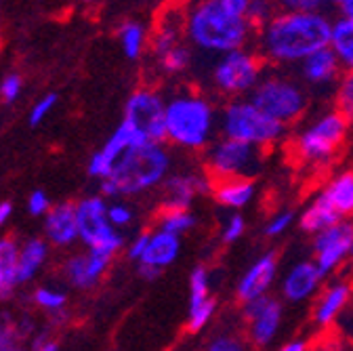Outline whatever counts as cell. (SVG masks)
<instances>
[{"mask_svg": "<svg viewBox=\"0 0 353 351\" xmlns=\"http://www.w3.org/2000/svg\"><path fill=\"white\" fill-rule=\"evenodd\" d=\"M330 9L276 11L256 28L252 47L268 68H296L305 57L330 45Z\"/></svg>", "mask_w": 353, "mask_h": 351, "instance_id": "6da1fadb", "label": "cell"}, {"mask_svg": "<svg viewBox=\"0 0 353 351\" xmlns=\"http://www.w3.org/2000/svg\"><path fill=\"white\" fill-rule=\"evenodd\" d=\"M250 0H194L185 7V40L204 57L252 47L256 26L246 17Z\"/></svg>", "mask_w": 353, "mask_h": 351, "instance_id": "7a4b0ae2", "label": "cell"}, {"mask_svg": "<svg viewBox=\"0 0 353 351\" xmlns=\"http://www.w3.org/2000/svg\"><path fill=\"white\" fill-rule=\"evenodd\" d=\"M216 99L196 86H181L166 97L164 139L190 154H202L219 135Z\"/></svg>", "mask_w": 353, "mask_h": 351, "instance_id": "3957f363", "label": "cell"}, {"mask_svg": "<svg viewBox=\"0 0 353 351\" xmlns=\"http://www.w3.org/2000/svg\"><path fill=\"white\" fill-rule=\"evenodd\" d=\"M174 170V156L166 141H139L128 148L101 183V194L114 198H139L162 188Z\"/></svg>", "mask_w": 353, "mask_h": 351, "instance_id": "277c9868", "label": "cell"}, {"mask_svg": "<svg viewBox=\"0 0 353 351\" xmlns=\"http://www.w3.org/2000/svg\"><path fill=\"white\" fill-rule=\"evenodd\" d=\"M351 122L336 110L328 108L314 118L299 122L284 146H288L290 158L303 168H328L341 154Z\"/></svg>", "mask_w": 353, "mask_h": 351, "instance_id": "5b68a950", "label": "cell"}, {"mask_svg": "<svg viewBox=\"0 0 353 351\" xmlns=\"http://www.w3.org/2000/svg\"><path fill=\"white\" fill-rule=\"evenodd\" d=\"M219 135H225L261 150L284 146L290 137V126L263 112L250 97L223 101L219 110Z\"/></svg>", "mask_w": 353, "mask_h": 351, "instance_id": "8992f818", "label": "cell"}, {"mask_svg": "<svg viewBox=\"0 0 353 351\" xmlns=\"http://www.w3.org/2000/svg\"><path fill=\"white\" fill-rule=\"evenodd\" d=\"M263 112H268L276 120L288 124L290 128L305 120L312 103V93L303 80L282 68H270L261 76L259 84L248 95Z\"/></svg>", "mask_w": 353, "mask_h": 351, "instance_id": "52a82bcc", "label": "cell"}, {"mask_svg": "<svg viewBox=\"0 0 353 351\" xmlns=\"http://www.w3.org/2000/svg\"><path fill=\"white\" fill-rule=\"evenodd\" d=\"M265 70H268V63L263 61L254 47H244L212 57L206 72L210 95L223 101L248 97Z\"/></svg>", "mask_w": 353, "mask_h": 351, "instance_id": "ba28073f", "label": "cell"}, {"mask_svg": "<svg viewBox=\"0 0 353 351\" xmlns=\"http://www.w3.org/2000/svg\"><path fill=\"white\" fill-rule=\"evenodd\" d=\"M265 150L219 135L204 152L202 166L214 179H230V177H248L254 179L265 166Z\"/></svg>", "mask_w": 353, "mask_h": 351, "instance_id": "9c48e42d", "label": "cell"}, {"mask_svg": "<svg viewBox=\"0 0 353 351\" xmlns=\"http://www.w3.org/2000/svg\"><path fill=\"white\" fill-rule=\"evenodd\" d=\"M108 198L103 194L84 196L76 202V221L80 242L86 248L118 254L124 246L122 230L114 228L108 217Z\"/></svg>", "mask_w": 353, "mask_h": 351, "instance_id": "30bf717a", "label": "cell"}, {"mask_svg": "<svg viewBox=\"0 0 353 351\" xmlns=\"http://www.w3.org/2000/svg\"><path fill=\"white\" fill-rule=\"evenodd\" d=\"M164 114H166V95L160 93L152 84H143L128 95L124 103L122 120H126L148 141H166Z\"/></svg>", "mask_w": 353, "mask_h": 351, "instance_id": "8fae6325", "label": "cell"}, {"mask_svg": "<svg viewBox=\"0 0 353 351\" xmlns=\"http://www.w3.org/2000/svg\"><path fill=\"white\" fill-rule=\"evenodd\" d=\"M242 318L248 324V339L254 347H270L278 337L284 320V303L282 297L272 292L242 303Z\"/></svg>", "mask_w": 353, "mask_h": 351, "instance_id": "7c38bea8", "label": "cell"}, {"mask_svg": "<svg viewBox=\"0 0 353 351\" xmlns=\"http://www.w3.org/2000/svg\"><path fill=\"white\" fill-rule=\"evenodd\" d=\"M212 177L204 166L174 168L160 188V208H192L198 198L210 196Z\"/></svg>", "mask_w": 353, "mask_h": 351, "instance_id": "4fadbf2b", "label": "cell"}, {"mask_svg": "<svg viewBox=\"0 0 353 351\" xmlns=\"http://www.w3.org/2000/svg\"><path fill=\"white\" fill-rule=\"evenodd\" d=\"M351 240H353V221L341 219L330 228L314 234L312 254L316 265L324 276H332L351 259Z\"/></svg>", "mask_w": 353, "mask_h": 351, "instance_id": "5bb4252c", "label": "cell"}, {"mask_svg": "<svg viewBox=\"0 0 353 351\" xmlns=\"http://www.w3.org/2000/svg\"><path fill=\"white\" fill-rule=\"evenodd\" d=\"M294 74L303 80L309 93L316 91V93H322L324 97L326 95L332 97L334 86L343 74V66L339 63L334 51L330 47H324V49L312 53L309 57H305L294 68Z\"/></svg>", "mask_w": 353, "mask_h": 351, "instance_id": "9a60e30c", "label": "cell"}, {"mask_svg": "<svg viewBox=\"0 0 353 351\" xmlns=\"http://www.w3.org/2000/svg\"><path fill=\"white\" fill-rule=\"evenodd\" d=\"M139 141H148V139H143L126 120H122L112 130V135L105 139V143L91 158H88V162H86L88 177L95 179V181H103L112 172V168L116 166V162L120 160V156Z\"/></svg>", "mask_w": 353, "mask_h": 351, "instance_id": "2e32d148", "label": "cell"}, {"mask_svg": "<svg viewBox=\"0 0 353 351\" xmlns=\"http://www.w3.org/2000/svg\"><path fill=\"white\" fill-rule=\"evenodd\" d=\"M280 272V259L276 250H265L261 257H256L248 270L242 274L236 286V297L240 303L252 301L256 297H263L272 292Z\"/></svg>", "mask_w": 353, "mask_h": 351, "instance_id": "e0dca14e", "label": "cell"}, {"mask_svg": "<svg viewBox=\"0 0 353 351\" xmlns=\"http://www.w3.org/2000/svg\"><path fill=\"white\" fill-rule=\"evenodd\" d=\"M324 274L314 259H301L286 270L280 280V297L288 303H303L316 297L324 284Z\"/></svg>", "mask_w": 353, "mask_h": 351, "instance_id": "ac0fdd59", "label": "cell"}, {"mask_svg": "<svg viewBox=\"0 0 353 351\" xmlns=\"http://www.w3.org/2000/svg\"><path fill=\"white\" fill-rule=\"evenodd\" d=\"M112 259H114V254L86 248L82 252L72 254L63 263V276L74 288L88 290L101 282V278L105 276V272L112 265Z\"/></svg>", "mask_w": 353, "mask_h": 351, "instance_id": "d6986e66", "label": "cell"}, {"mask_svg": "<svg viewBox=\"0 0 353 351\" xmlns=\"http://www.w3.org/2000/svg\"><path fill=\"white\" fill-rule=\"evenodd\" d=\"M44 238L55 248H70L80 240L76 204L61 202L51 206V210L44 214Z\"/></svg>", "mask_w": 353, "mask_h": 351, "instance_id": "ffe728a7", "label": "cell"}, {"mask_svg": "<svg viewBox=\"0 0 353 351\" xmlns=\"http://www.w3.org/2000/svg\"><path fill=\"white\" fill-rule=\"evenodd\" d=\"M353 297V286L347 280H334L330 282L318 297L316 307H314V322L320 328L332 326L343 312L349 307Z\"/></svg>", "mask_w": 353, "mask_h": 351, "instance_id": "44dd1931", "label": "cell"}, {"mask_svg": "<svg viewBox=\"0 0 353 351\" xmlns=\"http://www.w3.org/2000/svg\"><path fill=\"white\" fill-rule=\"evenodd\" d=\"M212 200L225 210H244L256 196V183L248 177H230L212 181Z\"/></svg>", "mask_w": 353, "mask_h": 351, "instance_id": "7402d4cb", "label": "cell"}, {"mask_svg": "<svg viewBox=\"0 0 353 351\" xmlns=\"http://www.w3.org/2000/svg\"><path fill=\"white\" fill-rule=\"evenodd\" d=\"M179 252H181V236H174L156 228L154 232H150L148 246L141 259L137 261V265H150L162 272L179 259Z\"/></svg>", "mask_w": 353, "mask_h": 351, "instance_id": "603a6c76", "label": "cell"}, {"mask_svg": "<svg viewBox=\"0 0 353 351\" xmlns=\"http://www.w3.org/2000/svg\"><path fill=\"white\" fill-rule=\"evenodd\" d=\"M316 196L341 219H353V170L345 168L334 172Z\"/></svg>", "mask_w": 353, "mask_h": 351, "instance_id": "cb8c5ba5", "label": "cell"}, {"mask_svg": "<svg viewBox=\"0 0 353 351\" xmlns=\"http://www.w3.org/2000/svg\"><path fill=\"white\" fill-rule=\"evenodd\" d=\"M49 242L47 238H28L19 246V265H17V282L28 284L36 278V274L44 268L49 259Z\"/></svg>", "mask_w": 353, "mask_h": 351, "instance_id": "d4e9b609", "label": "cell"}, {"mask_svg": "<svg viewBox=\"0 0 353 351\" xmlns=\"http://www.w3.org/2000/svg\"><path fill=\"white\" fill-rule=\"evenodd\" d=\"M116 36H118V42H120V49H122L124 57L130 59V61H139L150 51V36L152 34L137 19L122 21Z\"/></svg>", "mask_w": 353, "mask_h": 351, "instance_id": "484cf974", "label": "cell"}, {"mask_svg": "<svg viewBox=\"0 0 353 351\" xmlns=\"http://www.w3.org/2000/svg\"><path fill=\"white\" fill-rule=\"evenodd\" d=\"M154 59V66L156 70L168 78V80H176V78H183L185 74L192 72L194 68V59H196V51L190 47V42H181V45H176L174 49L158 55V57H152Z\"/></svg>", "mask_w": 353, "mask_h": 351, "instance_id": "4316f807", "label": "cell"}, {"mask_svg": "<svg viewBox=\"0 0 353 351\" xmlns=\"http://www.w3.org/2000/svg\"><path fill=\"white\" fill-rule=\"evenodd\" d=\"M336 221H341V217L326 202H322L318 196H314L312 200H309L307 206L303 208V212L299 214V228H301V232H305L309 236H314V234L330 228Z\"/></svg>", "mask_w": 353, "mask_h": 351, "instance_id": "83f0119b", "label": "cell"}, {"mask_svg": "<svg viewBox=\"0 0 353 351\" xmlns=\"http://www.w3.org/2000/svg\"><path fill=\"white\" fill-rule=\"evenodd\" d=\"M328 47L334 51L343 70H353V19L334 17Z\"/></svg>", "mask_w": 353, "mask_h": 351, "instance_id": "f1b7e54d", "label": "cell"}, {"mask_svg": "<svg viewBox=\"0 0 353 351\" xmlns=\"http://www.w3.org/2000/svg\"><path fill=\"white\" fill-rule=\"evenodd\" d=\"M198 225V217L192 208H160L156 214V228L174 236H185Z\"/></svg>", "mask_w": 353, "mask_h": 351, "instance_id": "f546056e", "label": "cell"}, {"mask_svg": "<svg viewBox=\"0 0 353 351\" xmlns=\"http://www.w3.org/2000/svg\"><path fill=\"white\" fill-rule=\"evenodd\" d=\"M19 246L17 238L13 236H0V278L5 286L13 292L17 282V265H19Z\"/></svg>", "mask_w": 353, "mask_h": 351, "instance_id": "4dcf8cb0", "label": "cell"}, {"mask_svg": "<svg viewBox=\"0 0 353 351\" xmlns=\"http://www.w3.org/2000/svg\"><path fill=\"white\" fill-rule=\"evenodd\" d=\"M332 108L353 124V70H343L332 91Z\"/></svg>", "mask_w": 353, "mask_h": 351, "instance_id": "1f68e13d", "label": "cell"}, {"mask_svg": "<svg viewBox=\"0 0 353 351\" xmlns=\"http://www.w3.org/2000/svg\"><path fill=\"white\" fill-rule=\"evenodd\" d=\"M210 272L206 265H196L190 274V305H200L210 299Z\"/></svg>", "mask_w": 353, "mask_h": 351, "instance_id": "d6a6232c", "label": "cell"}, {"mask_svg": "<svg viewBox=\"0 0 353 351\" xmlns=\"http://www.w3.org/2000/svg\"><path fill=\"white\" fill-rule=\"evenodd\" d=\"M214 312H216L214 297L206 299L200 305H190V310H188V330L190 332H202V328L214 318Z\"/></svg>", "mask_w": 353, "mask_h": 351, "instance_id": "836d02e7", "label": "cell"}, {"mask_svg": "<svg viewBox=\"0 0 353 351\" xmlns=\"http://www.w3.org/2000/svg\"><path fill=\"white\" fill-rule=\"evenodd\" d=\"M34 303L40 307V310L49 312V314H55V312L65 310L68 297H65L63 290H57V288H51V286H40L34 292Z\"/></svg>", "mask_w": 353, "mask_h": 351, "instance_id": "e575fe53", "label": "cell"}, {"mask_svg": "<svg viewBox=\"0 0 353 351\" xmlns=\"http://www.w3.org/2000/svg\"><path fill=\"white\" fill-rule=\"evenodd\" d=\"M108 217L114 228L126 230L132 225V221H135V208H132L124 198H114L108 202Z\"/></svg>", "mask_w": 353, "mask_h": 351, "instance_id": "d590c367", "label": "cell"}, {"mask_svg": "<svg viewBox=\"0 0 353 351\" xmlns=\"http://www.w3.org/2000/svg\"><path fill=\"white\" fill-rule=\"evenodd\" d=\"M294 221H296L294 210L292 208H282V210L274 212L268 219V223H265V228H263V234L268 236V238H280V236H284L292 228Z\"/></svg>", "mask_w": 353, "mask_h": 351, "instance_id": "8d00e7d4", "label": "cell"}, {"mask_svg": "<svg viewBox=\"0 0 353 351\" xmlns=\"http://www.w3.org/2000/svg\"><path fill=\"white\" fill-rule=\"evenodd\" d=\"M57 103H59V95H57V93H47V95H42V97L30 108V112H28V122H30V126H40L44 120H47V118L55 112Z\"/></svg>", "mask_w": 353, "mask_h": 351, "instance_id": "74e56055", "label": "cell"}, {"mask_svg": "<svg viewBox=\"0 0 353 351\" xmlns=\"http://www.w3.org/2000/svg\"><path fill=\"white\" fill-rule=\"evenodd\" d=\"M246 234V219L240 210H230L228 219L221 228V242L223 244H234Z\"/></svg>", "mask_w": 353, "mask_h": 351, "instance_id": "f35d334b", "label": "cell"}, {"mask_svg": "<svg viewBox=\"0 0 353 351\" xmlns=\"http://www.w3.org/2000/svg\"><path fill=\"white\" fill-rule=\"evenodd\" d=\"M0 351H23L21 332L9 316H0Z\"/></svg>", "mask_w": 353, "mask_h": 351, "instance_id": "ab89813d", "label": "cell"}, {"mask_svg": "<svg viewBox=\"0 0 353 351\" xmlns=\"http://www.w3.org/2000/svg\"><path fill=\"white\" fill-rule=\"evenodd\" d=\"M23 93V78L17 72H9L0 80V97L5 103H13L21 97Z\"/></svg>", "mask_w": 353, "mask_h": 351, "instance_id": "60d3db41", "label": "cell"}, {"mask_svg": "<svg viewBox=\"0 0 353 351\" xmlns=\"http://www.w3.org/2000/svg\"><path fill=\"white\" fill-rule=\"evenodd\" d=\"M276 11L278 9H276V5L272 3V0H250L246 17L259 28V26H263L265 21H268Z\"/></svg>", "mask_w": 353, "mask_h": 351, "instance_id": "b9f144b4", "label": "cell"}, {"mask_svg": "<svg viewBox=\"0 0 353 351\" xmlns=\"http://www.w3.org/2000/svg\"><path fill=\"white\" fill-rule=\"evenodd\" d=\"M28 212L32 214V217H44L49 210H51V198H49V194L44 192V190H34L30 196H28Z\"/></svg>", "mask_w": 353, "mask_h": 351, "instance_id": "7bdbcfd3", "label": "cell"}, {"mask_svg": "<svg viewBox=\"0 0 353 351\" xmlns=\"http://www.w3.org/2000/svg\"><path fill=\"white\" fill-rule=\"evenodd\" d=\"M206 351H246V347L236 334H219L208 343Z\"/></svg>", "mask_w": 353, "mask_h": 351, "instance_id": "ee69618b", "label": "cell"}, {"mask_svg": "<svg viewBox=\"0 0 353 351\" xmlns=\"http://www.w3.org/2000/svg\"><path fill=\"white\" fill-rule=\"evenodd\" d=\"M278 11H303V9H320L322 0H272Z\"/></svg>", "mask_w": 353, "mask_h": 351, "instance_id": "f6af8a7d", "label": "cell"}, {"mask_svg": "<svg viewBox=\"0 0 353 351\" xmlns=\"http://www.w3.org/2000/svg\"><path fill=\"white\" fill-rule=\"evenodd\" d=\"M148 238H150V232H139V234H135V238H132L130 242H128V246H126V257L130 259V261H139L141 259V254H143V250H145V246H148Z\"/></svg>", "mask_w": 353, "mask_h": 351, "instance_id": "bcb514c9", "label": "cell"}, {"mask_svg": "<svg viewBox=\"0 0 353 351\" xmlns=\"http://www.w3.org/2000/svg\"><path fill=\"white\" fill-rule=\"evenodd\" d=\"M32 351H59V345L51 339H47L44 334L36 337L32 343Z\"/></svg>", "mask_w": 353, "mask_h": 351, "instance_id": "7dc6e473", "label": "cell"}, {"mask_svg": "<svg viewBox=\"0 0 353 351\" xmlns=\"http://www.w3.org/2000/svg\"><path fill=\"white\" fill-rule=\"evenodd\" d=\"M13 217V204L11 202H0V230H3Z\"/></svg>", "mask_w": 353, "mask_h": 351, "instance_id": "c3c4849f", "label": "cell"}, {"mask_svg": "<svg viewBox=\"0 0 353 351\" xmlns=\"http://www.w3.org/2000/svg\"><path fill=\"white\" fill-rule=\"evenodd\" d=\"M137 272H139V276L143 278V280H148V282H152V280H158L160 278V270H156V268H150V265H137Z\"/></svg>", "mask_w": 353, "mask_h": 351, "instance_id": "681fc988", "label": "cell"}, {"mask_svg": "<svg viewBox=\"0 0 353 351\" xmlns=\"http://www.w3.org/2000/svg\"><path fill=\"white\" fill-rule=\"evenodd\" d=\"M278 351H307V341L305 339H294L284 343Z\"/></svg>", "mask_w": 353, "mask_h": 351, "instance_id": "f907efd6", "label": "cell"}, {"mask_svg": "<svg viewBox=\"0 0 353 351\" xmlns=\"http://www.w3.org/2000/svg\"><path fill=\"white\" fill-rule=\"evenodd\" d=\"M339 15L341 17H347V19H353V0H343V3L339 5Z\"/></svg>", "mask_w": 353, "mask_h": 351, "instance_id": "816d5d0a", "label": "cell"}, {"mask_svg": "<svg viewBox=\"0 0 353 351\" xmlns=\"http://www.w3.org/2000/svg\"><path fill=\"white\" fill-rule=\"evenodd\" d=\"M341 3H343V0H322V7H324V9H334V11H336Z\"/></svg>", "mask_w": 353, "mask_h": 351, "instance_id": "f5cc1de1", "label": "cell"}, {"mask_svg": "<svg viewBox=\"0 0 353 351\" xmlns=\"http://www.w3.org/2000/svg\"><path fill=\"white\" fill-rule=\"evenodd\" d=\"M11 294V290L5 286V282H3V278H0V299H7Z\"/></svg>", "mask_w": 353, "mask_h": 351, "instance_id": "db71d44e", "label": "cell"}, {"mask_svg": "<svg viewBox=\"0 0 353 351\" xmlns=\"http://www.w3.org/2000/svg\"><path fill=\"white\" fill-rule=\"evenodd\" d=\"M84 5H95V3H99V0H82Z\"/></svg>", "mask_w": 353, "mask_h": 351, "instance_id": "11a10c76", "label": "cell"}, {"mask_svg": "<svg viewBox=\"0 0 353 351\" xmlns=\"http://www.w3.org/2000/svg\"><path fill=\"white\" fill-rule=\"evenodd\" d=\"M351 259H353V240H351Z\"/></svg>", "mask_w": 353, "mask_h": 351, "instance_id": "9f6ffc18", "label": "cell"}]
</instances>
